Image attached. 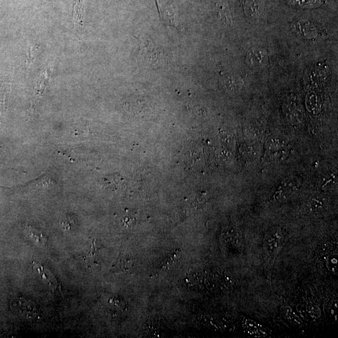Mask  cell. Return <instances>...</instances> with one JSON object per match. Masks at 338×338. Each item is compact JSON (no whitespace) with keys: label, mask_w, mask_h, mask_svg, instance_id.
I'll return each instance as SVG.
<instances>
[{"label":"cell","mask_w":338,"mask_h":338,"mask_svg":"<svg viewBox=\"0 0 338 338\" xmlns=\"http://www.w3.org/2000/svg\"><path fill=\"white\" fill-rule=\"evenodd\" d=\"M285 241V235L281 229L274 227L270 229L265 235L263 248L269 263L272 264L281 249Z\"/></svg>","instance_id":"6da1fadb"},{"label":"cell","mask_w":338,"mask_h":338,"mask_svg":"<svg viewBox=\"0 0 338 338\" xmlns=\"http://www.w3.org/2000/svg\"><path fill=\"white\" fill-rule=\"evenodd\" d=\"M302 186V182L296 176L288 177L275 187L272 199L275 202L285 201L297 192Z\"/></svg>","instance_id":"7a4b0ae2"},{"label":"cell","mask_w":338,"mask_h":338,"mask_svg":"<svg viewBox=\"0 0 338 338\" xmlns=\"http://www.w3.org/2000/svg\"><path fill=\"white\" fill-rule=\"evenodd\" d=\"M147 43V41H143L140 44L139 53L143 58L142 61L145 62L147 66L153 67H160L163 66L165 63V56L163 52L161 51L158 47H155L150 42Z\"/></svg>","instance_id":"3957f363"},{"label":"cell","mask_w":338,"mask_h":338,"mask_svg":"<svg viewBox=\"0 0 338 338\" xmlns=\"http://www.w3.org/2000/svg\"><path fill=\"white\" fill-rule=\"evenodd\" d=\"M158 13H159L160 22L163 25L172 26L178 30L182 28L176 20L175 12L172 0H155Z\"/></svg>","instance_id":"277c9868"},{"label":"cell","mask_w":338,"mask_h":338,"mask_svg":"<svg viewBox=\"0 0 338 338\" xmlns=\"http://www.w3.org/2000/svg\"><path fill=\"white\" fill-rule=\"evenodd\" d=\"M291 27L294 32L304 38H314L318 35V30L316 27L308 21H295L291 25Z\"/></svg>","instance_id":"5b68a950"},{"label":"cell","mask_w":338,"mask_h":338,"mask_svg":"<svg viewBox=\"0 0 338 338\" xmlns=\"http://www.w3.org/2000/svg\"><path fill=\"white\" fill-rule=\"evenodd\" d=\"M243 326L244 331L251 336L256 337H267L270 334V330L262 324L248 318L243 319Z\"/></svg>","instance_id":"8992f818"},{"label":"cell","mask_w":338,"mask_h":338,"mask_svg":"<svg viewBox=\"0 0 338 338\" xmlns=\"http://www.w3.org/2000/svg\"><path fill=\"white\" fill-rule=\"evenodd\" d=\"M267 53L261 48L254 47L248 51L246 62L249 67H258L266 63Z\"/></svg>","instance_id":"52a82bcc"},{"label":"cell","mask_w":338,"mask_h":338,"mask_svg":"<svg viewBox=\"0 0 338 338\" xmlns=\"http://www.w3.org/2000/svg\"><path fill=\"white\" fill-rule=\"evenodd\" d=\"M224 240L226 244H230L233 248L241 249L243 243V237L239 229L231 228L224 234Z\"/></svg>","instance_id":"ba28073f"},{"label":"cell","mask_w":338,"mask_h":338,"mask_svg":"<svg viewBox=\"0 0 338 338\" xmlns=\"http://www.w3.org/2000/svg\"><path fill=\"white\" fill-rule=\"evenodd\" d=\"M327 199L321 195H316L309 199L306 204V209L309 212L316 213L320 212L326 207Z\"/></svg>","instance_id":"9c48e42d"},{"label":"cell","mask_w":338,"mask_h":338,"mask_svg":"<svg viewBox=\"0 0 338 338\" xmlns=\"http://www.w3.org/2000/svg\"><path fill=\"white\" fill-rule=\"evenodd\" d=\"M100 250V247L97 243V241H93L89 252L84 257V261L88 267L98 265V257H99Z\"/></svg>","instance_id":"30bf717a"},{"label":"cell","mask_w":338,"mask_h":338,"mask_svg":"<svg viewBox=\"0 0 338 338\" xmlns=\"http://www.w3.org/2000/svg\"><path fill=\"white\" fill-rule=\"evenodd\" d=\"M266 147L270 153H279L287 148V142L280 137L270 138L267 142Z\"/></svg>","instance_id":"8fae6325"},{"label":"cell","mask_w":338,"mask_h":338,"mask_svg":"<svg viewBox=\"0 0 338 338\" xmlns=\"http://www.w3.org/2000/svg\"><path fill=\"white\" fill-rule=\"evenodd\" d=\"M222 87L227 92H234L240 89L241 80L231 76L223 77L220 80Z\"/></svg>","instance_id":"7c38bea8"},{"label":"cell","mask_w":338,"mask_h":338,"mask_svg":"<svg viewBox=\"0 0 338 338\" xmlns=\"http://www.w3.org/2000/svg\"><path fill=\"white\" fill-rule=\"evenodd\" d=\"M306 106L309 112L314 114L318 113L321 108V101L318 96L316 93H309L306 98Z\"/></svg>","instance_id":"4fadbf2b"},{"label":"cell","mask_w":338,"mask_h":338,"mask_svg":"<svg viewBox=\"0 0 338 338\" xmlns=\"http://www.w3.org/2000/svg\"><path fill=\"white\" fill-rule=\"evenodd\" d=\"M336 185L337 178L336 174L334 173L326 174L322 177L320 182H319V186L324 190L329 189Z\"/></svg>","instance_id":"5bb4252c"},{"label":"cell","mask_w":338,"mask_h":338,"mask_svg":"<svg viewBox=\"0 0 338 338\" xmlns=\"http://www.w3.org/2000/svg\"><path fill=\"white\" fill-rule=\"evenodd\" d=\"M29 231V235L34 241L36 243L42 244V245L46 246L47 244L48 238L47 237L44 235L43 233L41 232L40 231L35 230V229L31 228Z\"/></svg>","instance_id":"9a60e30c"},{"label":"cell","mask_w":338,"mask_h":338,"mask_svg":"<svg viewBox=\"0 0 338 338\" xmlns=\"http://www.w3.org/2000/svg\"><path fill=\"white\" fill-rule=\"evenodd\" d=\"M327 269L330 271L337 274V253H333L329 255L326 261Z\"/></svg>","instance_id":"2e32d148"},{"label":"cell","mask_w":338,"mask_h":338,"mask_svg":"<svg viewBox=\"0 0 338 338\" xmlns=\"http://www.w3.org/2000/svg\"><path fill=\"white\" fill-rule=\"evenodd\" d=\"M61 223L62 229L64 231H71L74 230L75 226V220L74 218L70 215H65L61 219Z\"/></svg>","instance_id":"e0dca14e"},{"label":"cell","mask_w":338,"mask_h":338,"mask_svg":"<svg viewBox=\"0 0 338 338\" xmlns=\"http://www.w3.org/2000/svg\"><path fill=\"white\" fill-rule=\"evenodd\" d=\"M284 313L285 318L289 321L296 325H300L301 324V319L296 315L292 309L289 308V307H285Z\"/></svg>","instance_id":"ac0fdd59"},{"label":"cell","mask_w":338,"mask_h":338,"mask_svg":"<svg viewBox=\"0 0 338 338\" xmlns=\"http://www.w3.org/2000/svg\"><path fill=\"white\" fill-rule=\"evenodd\" d=\"M218 7H219L220 9L219 14L221 18H222L226 24H230L231 22V17L228 8L226 6L225 4L221 5L220 2Z\"/></svg>","instance_id":"d6986e66"},{"label":"cell","mask_w":338,"mask_h":338,"mask_svg":"<svg viewBox=\"0 0 338 338\" xmlns=\"http://www.w3.org/2000/svg\"><path fill=\"white\" fill-rule=\"evenodd\" d=\"M37 41H34L31 45L28 53V65L32 64L35 59L36 54H37L39 50V45Z\"/></svg>","instance_id":"ffe728a7"},{"label":"cell","mask_w":338,"mask_h":338,"mask_svg":"<svg viewBox=\"0 0 338 338\" xmlns=\"http://www.w3.org/2000/svg\"><path fill=\"white\" fill-rule=\"evenodd\" d=\"M307 310H308V313L314 318H318L321 315L320 309L316 304L311 303L308 304Z\"/></svg>","instance_id":"44dd1931"}]
</instances>
